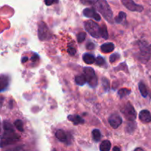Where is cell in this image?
Segmentation results:
<instances>
[{
	"instance_id": "obj_16",
	"label": "cell",
	"mask_w": 151,
	"mask_h": 151,
	"mask_svg": "<svg viewBox=\"0 0 151 151\" xmlns=\"http://www.w3.org/2000/svg\"><path fill=\"white\" fill-rule=\"evenodd\" d=\"M0 85H1V91H4V89L7 88V87L9 85V78L8 77L6 76V75H1V83H0Z\"/></svg>"
},
{
	"instance_id": "obj_32",
	"label": "cell",
	"mask_w": 151,
	"mask_h": 151,
	"mask_svg": "<svg viewBox=\"0 0 151 151\" xmlns=\"http://www.w3.org/2000/svg\"><path fill=\"white\" fill-rule=\"evenodd\" d=\"M59 0H44V3H45L46 5L50 6L53 4H56V3H58Z\"/></svg>"
},
{
	"instance_id": "obj_27",
	"label": "cell",
	"mask_w": 151,
	"mask_h": 151,
	"mask_svg": "<svg viewBox=\"0 0 151 151\" xmlns=\"http://www.w3.org/2000/svg\"><path fill=\"white\" fill-rule=\"evenodd\" d=\"M3 128H4V131H14L13 125L10 122H6V121L3 122Z\"/></svg>"
},
{
	"instance_id": "obj_36",
	"label": "cell",
	"mask_w": 151,
	"mask_h": 151,
	"mask_svg": "<svg viewBox=\"0 0 151 151\" xmlns=\"http://www.w3.org/2000/svg\"><path fill=\"white\" fill-rule=\"evenodd\" d=\"M27 60H28V58H27V57H24L22 59V63H25V62L27 61Z\"/></svg>"
},
{
	"instance_id": "obj_11",
	"label": "cell",
	"mask_w": 151,
	"mask_h": 151,
	"mask_svg": "<svg viewBox=\"0 0 151 151\" xmlns=\"http://www.w3.org/2000/svg\"><path fill=\"white\" fill-rule=\"evenodd\" d=\"M139 119L144 123H148L151 122V114L147 110H142L139 113Z\"/></svg>"
},
{
	"instance_id": "obj_34",
	"label": "cell",
	"mask_w": 151,
	"mask_h": 151,
	"mask_svg": "<svg viewBox=\"0 0 151 151\" xmlns=\"http://www.w3.org/2000/svg\"><path fill=\"white\" fill-rule=\"evenodd\" d=\"M94 47H95V46H94V44H93V43H88V44H87V46H86V48L88 49V50H94Z\"/></svg>"
},
{
	"instance_id": "obj_10",
	"label": "cell",
	"mask_w": 151,
	"mask_h": 151,
	"mask_svg": "<svg viewBox=\"0 0 151 151\" xmlns=\"http://www.w3.org/2000/svg\"><path fill=\"white\" fill-rule=\"evenodd\" d=\"M83 14L86 17L92 18V19H94L96 21H100V16L96 12L94 8H92V7L84 9L83 11Z\"/></svg>"
},
{
	"instance_id": "obj_30",
	"label": "cell",
	"mask_w": 151,
	"mask_h": 151,
	"mask_svg": "<svg viewBox=\"0 0 151 151\" xmlns=\"http://www.w3.org/2000/svg\"><path fill=\"white\" fill-rule=\"evenodd\" d=\"M119 55L117 54V53H114V54L111 55L110 58H109L110 63H114L115 61H116V60L119 59Z\"/></svg>"
},
{
	"instance_id": "obj_19",
	"label": "cell",
	"mask_w": 151,
	"mask_h": 151,
	"mask_svg": "<svg viewBox=\"0 0 151 151\" xmlns=\"http://www.w3.org/2000/svg\"><path fill=\"white\" fill-rule=\"evenodd\" d=\"M139 89L140 93H141L142 96L143 97H146L148 94V92H147V89L146 88V86L145 85V83L143 82H140L139 83Z\"/></svg>"
},
{
	"instance_id": "obj_24",
	"label": "cell",
	"mask_w": 151,
	"mask_h": 151,
	"mask_svg": "<svg viewBox=\"0 0 151 151\" xmlns=\"http://www.w3.org/2000/svg\"><path fill=\"white\" fill-rule=\"evenodd\" d=\"M14 125L18 131H20V132H23L24 125H23V122H22V120H20V119H17V120L15 121Z\"/></svg>"
},
{
	"instance_id": "obj_20",
	"label": "cell",
	"mask_w": 151,
	"mask_h": 151,
	"mask_svg": "<svg viewBox=\"0 0 151 151\" xmlns=\"http://www.w3.org/2000/svg\"><path fill=\"white\" fill-rule=\"evenodd\" d=\"M137 125L135 124L134 121H128V125H126V131L128 134H132L134 131H135V128Z\"/></svg>"
},
{
	"instance_id": "obj_35",
	"label": "cell",
	"mask_w": 151,
	"mask_h": 151,
	"mask_svg": "<svg viewBox=\"0 0 151 151\" xmlns=\"http://www.w3.org/2000/svg\"><path fill=\"white\" fill-rule=\"evenodd\" d=\"M39 58V57H38V55L37 54H34L32 56V57H31V60H32V62H35L37 60H38V59Z\"/></svg>"
},
{
	"instance_id": "obj_15",
	"label": "cell",
	"mask_w": 151,
	"mask_h": 151,
	"mask_svg": "<svg viewBox=\"0 0 151 151\" xmlns=\"http://www.w3.org/2000/svg\"><path fill=\"white\" fill-rule=\"evenodd\" d=\"M83 60L84 63H87V64H92L95 62L96 58L94 56L91 54H88V53H85L83 56Z\"/></svg>"
},
{
	"instance_id": "obj_8",
	"label": "cell",
	"mask_w": 151,
	"mask_h": 151,
	"mask_svg": "<svg viewBox=\"0 0 151 151\" xmlns=\"http://www.w3.org/2000/svg\"><path fill=\"white\" fill-rule=\"evenodd\" d=\"M122 4L131 11L142 12L143 10V7L139 4H137L133 0H121Z\"/></svg>"
},
{
	"instance_id": "obj_3",
	"label": "cell",
	"mask_w": 151,
	"mask_h": 151,
	"mask_svg": "<svg viewBox=\"0 0 151 151\" xmlns=\"http://www.w3.org/2000/svg\"><path fill=\"white\" fill-rule=\"evenodd\" d=\"M84 27L86 30L94 38H99L101 37V31H100L101 27L99 26L98 24L94 22V21L88 20L85 22Z\"/></svg>"
},
{
	"instance_id": "obj_29",
	"label": "cell",
	"mask_w": 151,
	"mask_h": 151,
	"mask_svg": "<svg viewBox=\"0 0 151 151\" xmlns=\"http://www.w3.org/2000/svg\"><path fill=\"white\" fill-rule=\"evenodd\" d=\"M106 61H105V59L103 58L101 56H98V57L96 58L95 60V63L97 65V66H103V65L105 64Z\"/></svg>"
},
{
	"instance_id": "obj_37",
	"label": "cell",
	"mask_w": 151,
	"mask_h": 151,
	"mask_svg": "<svg viewBox=\"0 0 151 151\" xmlns=\"http://www.w3.org/2000/svg\"><path fill=\"white\" fill-rule=\"evenodd\" d=\"M113 150L114 151H119L120 150V148L118 147H113Z\"/></svg>"
},
{
	"instance_id": "obj_13",
	"label": "cell",
	"mask_w": 151,
	"mask_h": 151,
	"mask_svg": "<svg viewBox=\"0 0 151 151\" xmlns=\"http://www.w3.org/2000/svg\"><path fill=\"white\" fill-rule=\"evenodd\" d=\"M68 119L72 122L75 125H80V124L84 123V120L82 117L79 115H69L68 116Z\"/></svg>"
},
{
	"instance_id": "obj_4",
	"label": "cell",
	"mask_w": 151,
	"mask_h": 151,
	"mask_svg": "<svg viewBox=\"0 0 151 151\" xmlns=\"http://www.w3.org/2000/svg\"><path fill=\"white\" fill-rule=\"evenodd\" d=\"M20 139V137L15 134L14 131H4L1 139V146L3 147L4 146L9 145L15 143Z\"/></svg>"
},
{
	"instance_id": "obj_23",
	"label": "cell",
	"mask_w": 151,
	"mask_h": 151,
	"mask_svg": "<svg viewBox=\"0 0 151 151\" xmlns=\"http://www.w3.org/2000/svg\"><path fill=\"white\" fill-rule=\"evenodd\" d=\"M125 19H126V13H124V12H119L118 16H116V17L115 18L114 20L116 23L120 24L122 23V21L125 20Z\"/></svg>"
},
{
	"instance_id": "obj_14",
	"label": "cell",
	"mask_w": 151,
	"mask_h": 151,
	"mask_svg": "<svg viewBox=\"0 0 151 151\" xmlns=\"http://www.w3.org/2000/svg\"><path fill=\"white\" fill-rule=\"evenodd\" d=\"M101 49V51L103 53H109L111 52L112 51H114V44L113 43H106V44H103V45L100 47Z\"/></svg>"
},
{
	"instance_id": "obj_7",
	"label": "cell",
	"mask_w": 151,
	"mask_h": 151,
	"mask_svg": "<svg viewBox=\"0 0 151 151\" xmlns=\"http://www.w3.org/2000/svg\"><path fill=\"white\" fill-rule=\"evenodd\" d=\"M121 111L128 121H134L137 118V112L130 103L125 104Z\"/></svg>"
},
{
	"instance_id": "obj_17",
	"label": "cell",
	"mask_w": 151,
	"mask_h": 151,
	"mask_svg": "<svg viewBox=\"0 0 151 151\" xmlns=\"http://www.w3.org/2000/svg\"><path fill=\"white\" fill-rule=\"evenodd\" d=\"M111 143L109 140H104L102 142L100 146V150L101 151H109L111 150Z\"/></svg>"
},
{
	"instance_id": "obj_12",
	"label": "cell",
	"mask_w": 151,
	"mask_h": 151,
	"mask_svg": "<svg viewBox=\"0 0 151 151\" xmlns=\"http://www.w3.org/2000/svg\"><path fill=\"white\" fill-rule=\"evenodd\" d=\"M55 137L61 142H66L67 144L69 143L68 141L69 140V138L70 136L67 135L66 134V132L64 131H63V130H58V131H57V132L55 134Z\"/></svg>"
},
{
	"instance_id": "obj_38",
	"label": "cell",
	"mask_w": 151,
	"mask_h": 151,
	"mask_svg": "<svg viewBox=\"0 0 151 151\" xmlns=\"http://www.w3.org/2000/svg\"><path fill=\"white\" fill-rule=\"evenodd\" d=\"M135 150H143V149L141 147H138V148H136Z\"/></svg>"
},
{
	"instance_id": "obj_21",
	"label": "cell",
	"mask_w": 151,
	"mask_h": 151,
	"mask_svg": "<svg viewBox=\"0 0 151 151\" xmlns=\"http://www.w3.org/2000/svg\"><path fill=\"white\" fill-rule=\"evenodd\" d=\"M131 90L128 89V88H121L118 91V95L119 96L120 98H123V97H126V96L129 95L131 94Z\"/></svg>"
},
{
	"instance_id": "obj_26",
	"label": "cell",
	"mask_w": 151,
	"mask_h": 151,
	"mask_svg": "<svg viewBox=\"0 0 151 151\" xmlns=\"http://www.w3.org/2000/svg\"><path fill=\"white\" fill-rule=\"evenodd\" d=\"M100 31H101V37L103 38L104 39H108L109 38V33H108V30L106 27L105 26L104 24L102 26L101 29H100Z\"/></svg>"
},
{
	"instance_id": "obj_18",
	"label": "cell",
	"mask_w": 151,
	"mask_h": 151,
	"mask_svg": "<svg viewBox=\"0 0 151 151\" xmlns=\"http://www.w3.org/2000/svg\"><path fill=\"white\" fill-rule=\"evenodd\" d=\"M75 81L76 84H78L79 86H83L87 82L86 78V76L84 75L76 76L75 78Z\"/></svg>"
},
{
	"instance_id": "obj_22",
	"label": "cell",
	"mask_w": 151,
	"mask_h": 151,
	"mask_svg": "<svg viewBox=\"0 0 151 151\" xmlns=\"http://www.w3.org/2000/svg\"><path fill=\"white\" fill-rule=\"evenodd\" d=\"M92 138L96 142H98L99 141H100V139H101V134H100V131L98 129H94L92 131Z\"/></svg>"
},
{
	"instance_id": "obj_2",
	"label": "cell",
	"mask_w": 151,
	"mask_h": 151,
	"mask_svg": "<svg viewBox=\"0 0 151 151\" xmlns=\"http://www.w3.org/2000/svg\"><path fill=\"white\" fill-rule=\"evenodd\" d=\"M151 56L150 48L148 44L144 41L139 42V52L137 55V58L141 63H145L150 60Z\"/></svg>"
},
{
	"instance_id": "obj_31",
	"label": "cell",
	"mask_w": 151,
	"mask_h": 151,
	"mask_svg": "<svg viewBox=\"0 0 151 151\" xmlns=\"http://www.w3.org/2000/svg\"><path fill=\"white\" fill-rule=\"evenodd\" d=\"M81 3L85 5H91V4H94L96 2V0H81Z\"/></svg>"
},
{
	"instance_id": "obj_25",
	"label": "cell",
	"mask_w": 151,
	"mask_h": 151,
	"mask_svg": "<svg viewBox=\"0 0 151 151\" xmlns=\"http://www.w3.org/2000/svg\"><path fill=\"white\" fill-rule=\"evenodd\" d=\"M102 85H103V88L105 91H108L110 88V84H109V81L106 78H103L102 79Z\"/></svg>"
},
{
	"instance_id": "obj_33",
	"label": "cell",
	"mask_w": 151,
	"mask_h": 151,
	"mask_svg": "<svg viewBox=\"0 0 151 151\" xmlns=\"http://www.w3.org/2000/svg\"><path fill=\"white\" fill-rule=\"evenodd\" d=\"M68 53H69V55H75V54H76V49L75 48V47H68Z\"/></svg>"
},
{
	"instance_id": "obj_9",
	"label": "cell",
	"mask_w": 151,
	"mask_h": 151,
	"mask_svg": "<svg viewBox=\"0 0 151 151\" xmlns=\"http://www.w3.org/2000/svg\"><path fill=\"white\" fill-rule=\"evenodd\" d=\"M109 122L112 128L116 129V128H119L122 125V119L117 114H111L109 116Z\"/></svg>"
},
{
	"instance_id": "obj_6",
	"label": "cell",
	"mask_w": 151,
	"mask_h": 151,
	"mask_svg": "<svg viewBox=\"0 0 151 151\" xmlns=\"http://www.w3.org/2000/svg\"><path fill=\"white\" fill-rule=\"evenodd\" d=\"M83 73L90 86L92 88L97 86L98 81H97V75H96L94 69L91 67H84Z\"/></svg>"
},
{
	"instance_id": "obj_28",
	"label": "cell",
	"mask_w": 151,
	"mask_h": 151,
	"mask_svg": "<svg viewBox=\"0 0 151 151\" xmlns=\"http://www.w3.org/2000/svg\"><path fill=\"white\" fill-rule=\"evenodd\" d=\"M86 33L83 32H81L78 34L77 35V40H78V43H82L83 41H84V40L86 39Z\"/></svg>"
},
{
	"instance_id": "obj_1",
	"label": "cell",
	"mask_w": 151,
	"mask_h": 151,
	"mask_svg": "<svg viewBox=\"0 0 151 151\" xmlns=\"http://www.w3.org/2000/svg\"><path fill=\"white\" fill-rule=\"evenodd\" d=\"M95 7L108 22L110 24L113 23V12L106 0H97L95 2Z\"/></svg>"
},
{
	"instance_id": "obj_5",
	"label": "cell",
	"mask_w": 151,
	"mask_h": 151,
	"mask_svg": "<svg viewBox=\"0 0 151 151\" xmlns=\"http://www.w3.org/2000/svg\"><path fill=\"white\" fill-rule=\"evenodd\" d=\"M38 35L40 41H48L52 38V32L49 29L48 26L44 22H39L38 23Z\"/></svg>"
}]
</instances>
